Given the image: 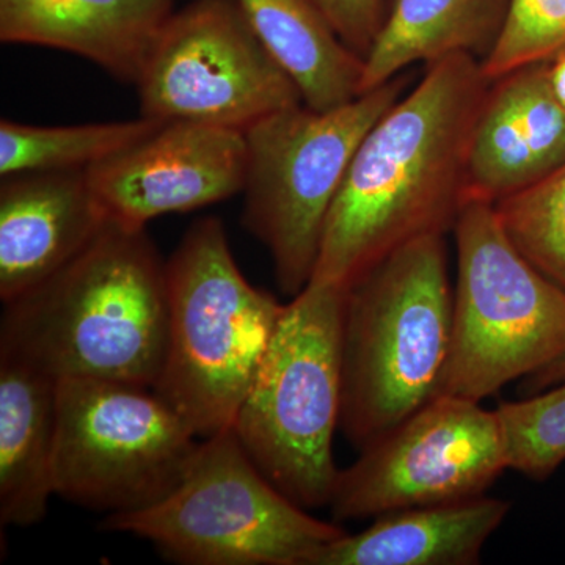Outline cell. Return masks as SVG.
Returning <instances> with one entry per match:
<instances>
[{
	"label": "cell",
	"mask_w": 565,
	"mask_h": 565,
	"mask_svg": "<svg viewBox=\"0 0 565 565\" xmlns=\"http://www.w3.org/2000/svg\"><path fill=\"white\" fill-rule=\"evenodd\" d=\"M490 84L478 57L449 55L374 122L327 217L311 280L348 288L403 245L455 230Z\"/></svg>",
	"instance_id": "obj_1"
},
{
	"label": "cell",
	"mask_w": 565,
	"mask_h": 565,
	"mask_svg": "<svg viewBox=\"0 0 565 565\" xmlns=\"http://www.w3.org/2000/svg\"><path fill=\"white\" fill-rule=\"evenodd\" d=\"M166 262L147 228L109 222L77 258L3 303L0 360L54 381L154 386L167 345Z\"/></svg>",
	"instance_id": "obj_2"
},
{
	"label": "cell",
	"mask_w": 565,
	"mask_h": 565,
	"mask_svg": "<svg viewBox=\"0 0 565 565\" xmlns=\"http://www.w3.org/2000/svg\"><path fill=\"white\" fill-rule=\"evenodd\" d=\"M445 236L403 245L345 288L340 430L363 451L434 399L451 348Z\"/></svg>",
	"instance_id": "obj_3"
},
{
	"label": "cell",
	"mask_w": 565,
	"mask_h": 565,
	"mask_svg": "<svg viewBox=\"0 0 565 565\" xmlns=\"http://www.w3.org/2000/svg\"><path fill=\"white\" fill-rule=\"evenodd\" d=\"M166 274V356L152 390L207 438L233 427L285 305L244 277L217 217L192 223Z\"/></svg>",
	"instance_id": "obj_4"
},
{
	"label": "cell",
	"mask_w": 565,
	"mask_h": 565,
	"mask_svg": "<svg viewBox=\"0 0 565 565\" xmlns=\"http://www.w3.org/2000/svg\"><path fill=\"white\" fill-rule=\"evenodd\" d=\"M345 288L311 280L285 305L233 423L244 451L300 508L329 505L340 468Z\"/></svg>",
	"instance_id": "obj_5"
},
{
	"label": "cell",
	"mask_w": 565,
	"mask_h": 565,
	"mask_svg": "<svg viewBox=\"0 0 565 565\" xmlns=\"http://www.w3.org/2000/svg\"><path fill=\"white\" fill-rule=\"evenodd\" d=\"M102 530L143 539L182 565H303L345 533L286 498L252 462L233 427L202 438L188 473L166 498L104 516Z\"/></svg>",
	"instance_id": "obj_6"
},
{
	"label": "cell",
	"mask_w": 565,
	"mask_h": 565,
	"mask_svg": "<svg viewBox=\"0 0 565 565\" xmlns=\"http://www.w3.org/2000/svg\"><path fill=\"white\" fill-rule=\"evenodd\" d=\"M451 348L438 394L481 401L565 356V289L505 234L493 203L467 200L455 225Z\"/></svg>",
	"instance_id": "obj_7"
},
{
	"label": "cell",
	"mask_w": 565,
	"mask_h": 565,
	"mask_svg": "<svg viewBox=\"0 0 565 565\" xmlns=\"http://www.w3.org/2000/svg\"><path fill=\"white\" fill-rule=\"evenodd\" d=\"M396 76L337 109L305 104L269 115L244 132L247 178L243 223L273 258L278 288L296 297L313 278L323 226L353 154L401 96Z\"/></svg>",
	"instance_id": "obj_8"
},
{
	"label": "cell",
	"mask_w": 565,
	"mask_h": 565,
	"mask_svg": "<svg viewBox=\"0 0 565 565\" xmlns=\"http://www.w3.org/2000/svg\"><path fill=\"white\" fill-rule=\"evenodd\" d=\"M151 386L62 379L55 386L54 490L104 516L158 503L200 441Z\"/></svg>",
	"instance_id": "obj_9"
},
{
	"label": "cell",
	"mask_w": 565,
	"mask_h": 565,
	"mask_svg": "<svg viewBox=\"0 0 565 565\" xmlns=\"http://www.w3.org/2000/svg\"><path fill=\"white\" fill-rule=\"evenodd\" d=\"M136 87L141 117L239 132L303 103L239 0H192L174 11Z\"/></svg>",
	"instance_id": "obj_10"
},
{
	"label": "cell",
	"mask_w": 565,
	"mask_h": 565,
	"mask_svg": "<svg viewBox=\"0 0 565 565\" xmlns=\"http://www.w3.org/2000/svg\"><path fill=\"white\" fill-rule=\"evenodd\" d=\"M509 470L497 408L438 394L338 471L334 522L481 497Z\"/></svg>",
	"instance_id": "obj_11"
},
{
	"label": "cell",
	"mask_w": 565,
	"mask_h": 565,
	"mask_svg": "<svg viewBox=\"0 0 565 565\" xmlns=\"http://www.w3.org/2000/svg\"><path fill=\"white\" fill-rule=\"evenodd\" d=\"M244 132L202 122H163L128 150L87 170L107 218L147 228L152 218L232 199L247 178Z\"/></svg>",
	"instance_id": "obj_12"
},
{
	"label": "cell",
	"mask_w": 565,
	"mask_h": 565,
	"mask_svg": "<svg viewBox=\"0 0 565 565\" xmlns=\"http://www.w3.org/2000/svg\"><path fill=\"white\" fill-rule=\"evenodd\" d=\"M564 163L565 109L550 84L548 62L493 81L468 145L465 199L501 202Z\"/></svg>",
	"instance_id": "obj_13"
},
{
	"label": "cell",
	"mask_w": 565,
	"mask_h": 565,
	"mask_svg": "<svg viewBox=\"0 0 565 565\" xmlns=\"http://www.w3.org/2000/svg\"><path fill=\"white\" fill-rule=\"evenodd\" d=\"M87 170L22 173L0 184V299H18L73 262L109 223Z\"/></svg>",
	"instance_id": "obj_14"
},
{
	"label": "cell",
	"mask_w": 565,
	"mask_h": 565,
	"mask_svg": "<svg viewBox=\"0 0 565 565\" xmlns=\"http://www.w3.org/2000/svg\"><path fill=\"white\" fill-rule=\"evenodd\" d=\"M177 0H0V40L87 58L137 84Z\"/></svg>",
	"instance_id": "obj_15"
},
{
	"label": "cell",
	"mask_w": 565,
	"mask_h": 565,
	"mask_svg": "<svg viewBox=\"0 0 565 565\" xmlns=\"http://www.w3.org/2000/svg\"><path fill=\"white\" fill-rule=\"evenodd\" d=\"M511 511L481 497L375 516L373 525L319 546L303 565H471Z\"/></svg>",
	"instance_id": "obj_16"
},
{
	"label": "cell",
	"mask_w": 565,
	"mask_h": 565,
	"mask_svg": "<svg viewBox=\"0 0 565 565\" xmlns=\"http://www.w3.org/2000/svg\"><path fill=\"white\" fill-rule=\"evenodd\" d=\"M57 381L0 360V522L29 527L46 516L54 490Z\"/></svg>",
	"instance_id": "obj_17"
},
{
	"label": "cell",
	"mask_w": 565,
	"mask_h": 565,
	"mask_svg": "<svg viewBox=\"0 0 565 565\" xmlns=\"http://www.w3.org/2000/svg\"><path fill=\"white\" fill-rule=\"evenodd\" d=\"M505 11L508 0H393L364 55L360 95L414 63L430 65L455 54L482 61L500 35Z\"/></svg>",
	"instance_id": "obj_18"
},
{
	"label": "cell",
	"mask_w": 565,
	"mask_h": 565,
	"mask_svg": "<svg viewBox=\"0 0 565 565\" xmlns=\"http://www.w3.org/2000/svg\"><path fill=\"white\" fill-rule=\"evenodd\" d=\"M253 31L291 77L305 106L337 109L360 96L363 58L349 50L313 0H239Z\"/></svg>",
	"instance_id": "obj_19"
},
{
	"label": "cell",
	"mask_w": 565,
	"mask_h": 565,
	"mask_svg": "<svg viewBox=\"0 0 565 565\" xmlns=\"http://www.w3.org/2000/svg\"><path fill=\"white\" fill-rule=\"evenodd\" d=\"M163 122L137 120L76 126L0 121V174L88 170L158 131Z\"/></svg>",
	"instance_id": "obj_20"
},
{
	"label": "cell",
	"mask_w": 565,
	"mask_h": 565,
	"mask_svg": "<svg viewBox=\"0 0 565 565\" xmlns=\"http://www.w3.org/2000/svg\"><path fill=\"white\" fill-rule=\"evenodd\" d=\"M494 210L527 262L565 289V163L537 184L494 203Z\"/></svg>",
	"instance_id": "obj_21"
},
{
	"label": "cell",
	"mask_w": 565,
	"mask_h": 565,
	"mask_svg": "<svg viewBox=\"0 0 565 565\" xmlns=\"http://www.w3.org/2000/svg\"><path fill=\"white\" fill-rule=\"evenodd\" d=\"M509 468L544 481L565 462V385L498 405Z\"/></svg>",
	"instance_id": "obj_22"
},
{
	"label": "cell",
	"mask_w": 565,
	"mask_h": 565,
	"mask_svg": "<svg viewBox=\"0 0 565 565\" xmlns=\"http://www.w3.org/2000/svg\"><path fill=\"white\" fill-rule=\"evenodd\" d=\"M565 51V0H508L500 35L481 61L490 82Z\"/></svg>",
	"instance_id": "obj_23"
},
{
	"label": "cell",
	"mask_w": 565,
	"mask_h": 565,
	"mask_svg": "<svg viewBox=\"0 0 565 565\" xmlns=\"http://www.w3.org/2000/svg\"><path fill=\"white\" fill-rule=\"evenodd\" d=\"M349 50L370 51L386 17L384 0H313Z\"/></svg>",
	"instance_id": "obj_24"
},
{
	"label": "cell",
	"mask_w": 565,
	"mask_h": 565,
	"mask_svg": "<svg viewBox=\"0 0 565 565\" xmlns=\"http://www.w3.org/2000/svg\"><path fill=\"white\" fill-rule=\"evenodd\" d=\"M561 385H565V356L539 373L523 379L519 393L522 397L533 396V394L546 392V390Z\"/></svg>",
	"instance_id": "obj_25"
},
{
	"label": "cell",
	"mask_w": 565,
	"mask_h": 565,
	"mask_svg": "<svg viewBox=\"0 0 565 565\" xmlns=\"http://www.w3.org/2000/svg\"><path fill=\"white\" fill-rule=\"evenodd\" d=\"M548 76L557 102L563 104L565 109V51L548 62Z\"/></svg>",
	"instance_id": "obj_26"
}]
</instances>
